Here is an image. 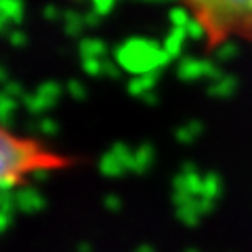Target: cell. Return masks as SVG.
I'll return each mask as SVG.
<instances>
[{
  "label": "cell",
  "mask_w": 252,
  "mask_h": 252,
  "mask_svg": "<svg viewBox=\"0 0 252 252\" xmlns=\"http://www.w3.org/2000/svg\"><path fill=\"white\" fill-rule=\"evenodd\" d=\"M76 166V158L38 139L15 135L0 122V191L21 185L32 177L53 175Z\"/></svg>",
  "instance_id": "cell-1"
},
{
  "label": "cell",
  "mask_w": 252,
  "mask_h": 252,
  "mask_svg": "<svg viewBox=\"0 0 252 252\" xmlns=\"http://www.w3.org/2000/svg\"><path fill=\"white\" fill-rule=\"evenodd\" d=\"M208 51L252 46V0H181Z\"/></svg>",
  "instance_id": "cell-2"
}]
</instances>
